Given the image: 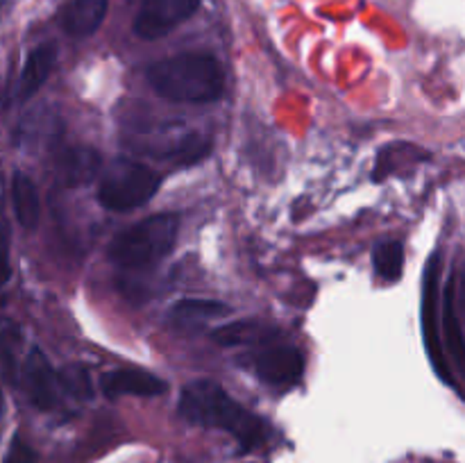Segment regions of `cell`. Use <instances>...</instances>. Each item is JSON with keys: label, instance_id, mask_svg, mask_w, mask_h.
Instances as JSON below:
<instances>
[{"label": "cell", "instance_id": "5b68a950", "mask_svg": "<svg viewBox=\"0 0 465 463\" xmlns=\"http://www.w3.org/2000/svg\"><path fill=\"white\" fill-rule=\"evenodd\" d=\"M440 268H443V254L434 252L427 261L425 277H422V339L425 350L430 354V361L434 366L436 375L448 384L452 381V370L443 354V340H440V327H443V304H440Z\"/></svg>", "mask_w": 465, "mask_h": 463}, {"label": "cell", "instance_id": "ac0fdd59", "mask_svg": "<svg viewBox=\"0 0 465 463\" xmlns=\"http://www.w3.org/2000/svg\"><path fill=\"white\" fill-rule=\"evenodd\" d=\"M209 153V141L200 134H191L182 139V143H177V148L173 150V157L182 166H191V163H198L207 157Z\"/></svg>", "mask_w": 465, "mask_h": 463}, {"label": "cell", "instance_id": "277c9868", "mask_svg": "<svg viewBox=\"0 0 465 463\" xmlns=\"http://www.w3.org/2000/svg\"><path fill=\"white\" fill-rule=\"evenodd\" d=\"M159 186H162V175L153 168L132 159H116L100 180L98 202L109 212H132L148 204Z\"/></svg>", "mask_w": 465, "mask_h": 463}, {"label": "cell", "instance_id": "4fadbf2b", "mask_svg": "<svg viewBox=\"0 0 465 463\" xmlns=\"http://www.w3.org/2000/svg\"><path fill=\"white\" fill-rule=\"evenodd\" d=\"M443 334L445 340L443 345L448 348V352L452 354L454 363H457L459 370L465 375V339H463V330L461 322H459V313H457V277H450L445 281L443 289Z\"/></svg>", "mask_w": 465, "mask_h": 463}, {"label": "cell", "instance_id": "d6986e66", "mask_svg": "<svg viewBox=\"0 0 465 463\" xmlns=\"http://www.w3.org/2000/svg\"><path fill=\"white\" fill-rule=\"evenodd\" d=\"M62 384L68 393L77 395V398H89L91 395V384H89V377L82 368H68L66 372L62 375Z\"/></svg>", "mask_w": 465, "mask_h": 463}, {"label": "cell", "instance_id": "ffe728a7", "mask_svg": "<svg viewBox=\"0 0 465 463\" xmlns=\"http://www.w3.org/2000/svg\"><path fill=\"white\" fill-rule=\"evenodd\" d=\"M5 463H36V452L21 436H14L7 454H5Z\"/></svg>", "mask_w": 465, "mask_h": 463}, {"label": "cell", "instance_id": "2e32d148", "mask_svg": "<svg viewBox=\"0 0 465 463\" xmlns=\"http://www.w3.org/2000/svg\"><path fill=\"white\" fill-rule=\"evenodd\" d=\"M372 266L386 281H398L404 272V245L400 241H381L372 250Z\"/></svg>", "mask_w": 465, "mask_h": 463}, {"label": "cell", "instance_id": "30bf717a", "mask_svg": "<svg viewBox=\"0 0 465 463\" xmlns=\"http://www.w3.org/2000/svg\"><path fill=\"white\" fill-rule=\"evenodd\" d=\"M54 64H57V45L54 44H41L27 54L21 77L16 82V103H25L44 86Z\"/></svg>", "mask_w": 465, "mask_h": 463}, {"label": "cell", "instance_id": "7a4b0ae2", "mask_svg": "<svg viewBox=\"0 0 465 463\" xmlns=\"http://www.w3.org/2000/svg\"><path fill=\"white\" fill-rule=\"evenodd\" d=\"M148 82L171 103L203 104L221 98L225 73L212 54L184 53L154 62L148 68Z\"/></svg>", "mask_w": 465, "mask_h": 463}, {"label": "cell", "instance_id": "44dd1931", "mask_svg": "<svg viewBox=\"0 0 465 463\" xmlns=\"http://www.w3.org/2000/svg\"><path fill=\"white\" fill-rule=\"evenodd\" d=\"M16 366H14V354H12V325H5L3 331V375L7 384H12L14 375H16Z\"/></svg>", "mask_w": 465, "mask_h": 463}, {"label": "cell", "instance_id": "52a82bcc", "mask_svg": "<svg viewBox=\"0 0 465 463\" xmlns=\"http://www.w3.org/2000/svg\"><path fill=\"white\" fill-rule=\"evenodd\" d=\"M23 389L30 402L41 411H53L59 404V395L64 389L62 377H57L48 357L39 348H32L23 363Z\"/></svg>", "mask_w": 465, "mask_h": 463}, {"label": "cell", "instance_id": "8992f818", "mask_svg": "<svg viewBox=\"0 0 465 463\" xmlns=\"http://www.w3.org/2000/svg\"><path fill=\"white\" fill-rule=\"evenodd\" d=\"M198 7L200 0H143L134 18V34L145 41L162 39L193 16Z\"/></svg>", "mask_w": 465, "mask_h": 463}, {"label": "cell", "instance_id": "8fae6325", "mask_svg": "<svg viewBox=\"0 0 465 463\" xmlns=\"http://www.w3.org/2000/svg\"><path fill=\"white\" fill-rule=\"evenodd\" d=\"M103 168V157L98 150L77 145L66 148L57 157V177L64 186H82L89 184Z\"/></svg>", "mask_w": 465, "mask_h": 463}, {"label": "cell", "instance_id": "6da1fadb", "mask_svg": "<svg viewBox=\"0 0 465 463\" xmlns=\"http://www.w3.org/2000/svg\"><path fill=\"white\" fill-rule=\"evenodd\" d=\"M180 416L191 425L223 429L239 440L241 449H252L262 445L268 436V427L262 418L241 407L227 395L221 384L212 379H195L182 389Z\"/></svg>", "mask_w": 465, "mask_h": 463}, {"label": "cell", "instance_id": "ba28073f", "mask_svg": "<svg viewBox=\"0 0 465 463\" xmlns=\"http://www.w3.org/2000/svg\"><path fill=\"white\" fill-rule=\"evenodd\" d=\"M254 372L259 379L271 386H291L302 377L304 359L300 350L289 348V345L268 348L254 357Z\"/></svg>", "mask_w": 465, "mask_h": 463}, {"label": "cell", "instance_id": "9a60e30c", "mask_svg": "<svg viewBox=\"0 0 465 463\" xmlns=\"http://www.w3.org/2000/svg\"><path fill=\"white\" fill-rule=\"evenodd\" d=\"M230 313V307L218 300H204V298H184L180 302L173 304L171 318L184 322L195 320H213V318H223Z\"/></svg>", "mask_w": 465, "mask_h": 463}, {"label": "cell", "instance_id": "3957f363", "mask_svg": "<svg viewBox=\"0 0 465 463\" xmlns=\"http://www.w3.org/2000/svg\"><path fill=\"white\" fill-rule=\"evenodd\" d=\"M180 232L177 213H154L116 234L109 243V259L116 266L139 271L168 257Z\"/></svg>", "mask_w": 465, "mask_h": 463}, {"label": "cell", "instance_id": "9c48e42d", "mask_svg": "<svg viewBox=\"0 0 465 463\" xmlns=\"http://www.w3.org/2000/svg\"><path fill=\"white\" fill-rule=\"evenodd\" d=\"M100 389L107 398H118V395H141V398H154L168 389L166 381L159 379L157 375L141 368H121L112 370L100 379Z\"/></svg>", "mask_w": 465, "mask_h": 463}, {"label": "cell", "instance_id": "7c38bea8", "mask_svg": "<svg viewBox=\"0 0 465 463\" xmlns=\"http://www.w3.org/2000/svg\"><path fill=\"white\" fill-rule=\"evenodd\" d=\"M109 0H66L62 9V25L66 34L89 36L103 25Z\"/></svg>", "mask_w": 465, "mask_h": 463}, {"label": "cell", "instance_id": "e0dca14e", "mask_svg": "<svg viewBox=\"0 0 465 463\" xmlns=\"http://www.w3.org/2000/svg\"><path fill=\"white\" fill-rule=\"evenodd\" d=\"M271 334L268 330H263L259 322L254 320H243V322H232V325L221 327V330L213 331V339L221 345H241V343H254V340H262L263 336Z\"/></svg>", "mask_w": 465, "mask_h": 463}, {"label": "cell", "instance_id": "5bb4252c", "mask_svg": "<svg viewBox=\"0 0 465 463\" xmlns=\"http://www.w3.org/2000/svg\"><path fill=\"white\" fill-rule=\"evenodd\" d=\"M12 207L16 222L23 230H35L39 225V193L30 177L23 171H14L12 175Z\"/></svg>", "mask_w": 465, "mask_h": 463}]
</instances>
